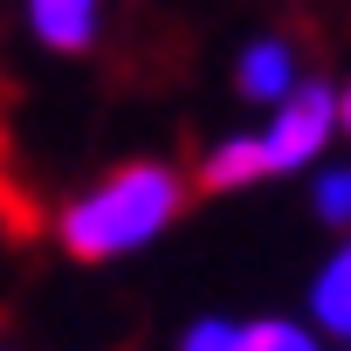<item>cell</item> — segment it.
<instances>
[{"instance_id":"obj_10","label":"cell","mask_w":351,"mask_h":351,"mask_svg":"<svg viewBox=\"0 0 351 351\" xmlns=\"http://www.w3.org/2000/svg\"><path fill=\"white\" fill-rule=\"evenodd\" d=\"M344 351H351V344H344Z\"/></svg>"},{"instance_id":"obj_1","label":"cell","mask_w":351,"mask_h":351,"mask_svg":"<svg viewBox=\"0 0 351 351\" xmlns=\"http://www.w3.org/2000/svg\"><path fill=\"white\" fill-rule=\"evenodd\" d=\"M172 214H180V172L172 165H117L104 186L62 207V248L83 262H110L158 241Z\"/></svg>"},{"instance_id":"obj_9","label":"cell","mask_w":351,"mask_h":351,"mask_svg":"<svg viewBox=\"0 0 351 351\" xmlns=\"http://www.w3.org/2000/svg\"><path fill=\"white\" fill-rule=\"evenodd\" d=\"M337 117H344V138H351V83L337 90Z\"/></svg>"},{"instance_id":"obj_2","label":"cell","mask_w":351,"mask_h":351,"mask_svg":"<svg viewBox=\"0 0 351 351\" xmlns=\"http://www.w3.org/2000/svg\"><path fill=\"white\" fill-rule=\"evenodd\" d=\"M330 131H344L337 117V90L324 83H303L289 104L269 110L262 131H241V138H221L200 165V180L207 186H248V180H269V172H303L324 158Z\"/></svg>"},{"instance_id":"obj_3","label":"cell","mask_w":351,"mask_h":351,"mask_svg":"<svg viewBox=\"0 0 351 351\" xmlns=\"http://www.w3.org/2000/svg\"><path fill=\"white\" fill-rule=\"evenodd\" d=\"M234 90L248 97V104H289L296 90H303V76H296V49L282 42V35H262V42H248L241 49V62H234Z\"/></svg>"},{"instance_id":"obj_4","label":"cell","mask_w":351,"mask_h":351,"mask_svg":"<svg viewBox=\"0 0 351 351\" xmlns=\"http://www.w3.org/2000/svg\"><path fill=\"white\" fill-rule=\"evenodd\" d=\"M21 8H28L35 42H49V49H90L104 0H21Z\"/></svg>"},{"instance_id":"obj_8","label":"cell","mask_w":351,"mask_h":351,"mask_svg":"<svg viewBox=\"0 0 351 351\" xmlns=\"http://www.w3.org/2000/svg\"><path fill=\"white\" fill-rule=\"evenodd\" d=\"M180 351H241V324H228V317H200V324L180 337Z\"/></svg>"},{"instance_id":"obj_7","label":"cell","mask_w":351,"mask_h":351,"mask_svg":"<svg viewBox=\"0 0 351 351\" xmlns=\"http://www.w3.org/2000/svg\"><path fill=\"white\" fill-rule=\"evenodd\" d=\"M310 200H317V214H324V221H337V228H344V221H351V165H324Z\"/></svg>"},{"instance_id":"obj_6","label":"cell","mask_w":351,"mask_h":351,"mask_svg":"<svg viewBox=\"0 0 351 351\" xmlns=\"http://www.w3.org/2000/svg\"><path fill=\"white\" fill-rule=\"evenodd\" d=\"M241 351H317V337H310L303 324L262 317V324H241Z\"/></svg>"},{"instance_id":"obj_5","label":"cell","mask_w":351,"mask_h":351,"mask_svg":"<svg viewBox=\"0 0 351 351\" xmlns=\"http://www.w3.org/2000/svg\"><path fill=\"white\" fill-rule=\"evenodd\" d=\"M310 317H317L330 337L351 344V241L317 269V282H310Z\"/></svg>"}]
</instances>
